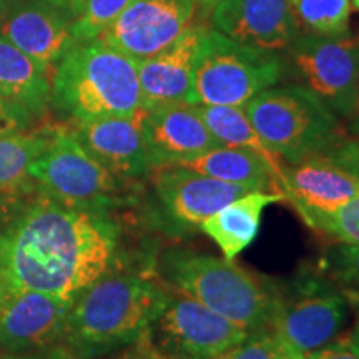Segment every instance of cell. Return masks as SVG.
I'll use <instances>...</instances> for the list:
<instances>
[{"label": "cell", "instance_id": "4fadbf2b", "mask_svg": "<svg viewBox=\"0 0 359 359\" xmlns=\"http://www.w3.org/2000/svg\"><path fill=\"white\" fill-rule=\"evenodd\" d=\"M150 177L161 215L183 230L200 226L233 200L255 191L250 187L233 185L178 165L156 168Z\"/></svg>", "mask_w": 359, "mask_h": 359}, {"label": "cell", "instance_id": "52a82bcc", "mask_svg": "<svg viewBox=\"0 0 359 359\" xmlns=\"http://www.w3.org/2000/svg\"><path fill=\"white\" fill-rule=\"evenodd\" d=\"M283 74L280 53L240 43L210 27L196 62L188 103L245 107Z\"/></svg>", "mask_w": 359, "mask_h": 359}, {"label": "cell", "instance_id": "b9f144b4", "mask_svg": "<svg viewBox=\"0 0 359 359\" xmlns=\"http://www.w3.org/2000/svg\"><path fill=\"white\" fill-rule=\"evenodd\" d=\"M358 309H359V293H358ZM358 326H359V320H358Z\"/></svg>", "mask_w": 359, "mask_h": 359}, {"label": "cell", "instance_id": "30bf717a", "mask_svg": "<svg viewBox=\"0 0 359 359\" xmlns=\"http://www.w3.org/2000/svg\"><path fill=\"white\" fill-rule=\"evenodd\" d=\"M348 316L344 294L308 280L296 298H278L269 330L298 351L309 354L334 341Z\"/></svg>", "mask_w": 359, "mask_h": 359}, {"label": "cell", "instance_id": "484cf974", "mask_svg": "<svg viewBox=\"0 0 359 359\" xmlns=\"http://www.w3.org/2000/svg\"><path fill=\"white\" fill-rule=\"evenodd\" d=\"M294 210L311 230L331 240L359 245V195L333 212H318L302 206H294Z\"/></svg>", "mask_w": 359, "mask_h": 359}, {"label": "cell", "instance_id": "8d00e7d4", "mask_svg": "<svg viewBox=\"0 0 359 359\" xmlns=\"http://www.w3.org/2000/svg\"><path fill=\"white\" fill-rule=\"evenodd\" d=\"M196 6H198V12H205L208 15L218 4H222L223 0H195Z\"/></svg>", "mask_w": 359, "mask_h": 359}, {"label": "cell", "instance_id": "d6a6232c", "mask_svg": "<svg viewBox=\"0 0 359 359\" xmlns=\"http://www.w3.org/2000/svg\"><path fill=\"white\" fill-rule=\"evenodd\" d=\"M0 359H74L62 346H57L48 351L29 353V354H2Z\"/></svg>", "mask_w": 359, "mask_h": 359}, {"label": "cell", "instance_id": "d4e9b609", "mask_svg": "<svg viewBox=\"0 0 359 359\" xmlns=\"http://www.w3.org/2000/svg\"><path fill=\"white\" fill-rule=\"evenodd\" d=\"M302 32L344 35L349 32L351 0H288Z\"/></svg>", "mask_w": 359, "mask_h": 359}, {"label": "cell", "instance_id": "8992f818", "mask_svg": "<svg viewBox=\"0 0 359 359\" xmlns=\"http://www.w3.org/2000/svg\"><path fill=\"white\" fill-rule=\"evenodd\" d=\"M30 178L37 190L53 200L102 213L127 203L132 187L102 167L69 125H48L42 151L30 165Z\"/></svg>", "mask_w": 359, "mask_h": 359}, {"label": "cell", "instance_id": "277c9868", "mask_svg": "<svg viewBox=\"0 0 359 359\" xmlns=\"http://www.w3.org/2000/svg\"><path fill=\"white\" fill-rule=\"evenodd\" d=\"M158 273L172 290L190 296L250 333L269 330L280 296L233 259L170 248L160 257Z\"/></svg>", "mask_w": 359, "mask_h": 359}, {"label": "cell", "instance_id": "7402d4cb", "mask_svg": "<svg viewBox=\"0 0 359 359\" xmlns=\"http://www.w3.org/2000/svg\"><path fill=\"white\" fill-rule=\"evenodd\" d=\"M285 200L280 193L255 190L223 206L217 213L200 224V230L208 235L226 259H235L248 248L258 236L264 208Z\"/></svg>", "mask_w": 359, "mask_h": 359}, {"label": "cell", "instance_id": "e575fe53", "mask_svg": "<svg viewBox=\"0 0 359 359\" xmlns=\"http://www.w3.org/2000/svg\"><path fill=\"white\" fill-rule=\"evenodd\" d=\"M13 291L15 290H13L12 283H11V280H8L6 269H4L2 264H0V308L6 304V302L11 298Z\"/></svg>", "mask_w": 359, "mask_h": 359}, {"label": "cell", "instance_id": "2e32d148", "mask_svg": "<svg viewBox=\"0 0 359 359\" xmlns=\"http://www.w3.org/2000/svg\"><path fill=\"white\" fill-rule=\"evenodd\" d=\"M143 111L127 116H105L87 122H69L80 145L116 178L135 183L150 177L142 133Z\"/></svg>", "mask_w": 359, "mask_h": 359}, {"label": "cell", "instance_id": "1f68e13d", "mask_svg": "<svg viewBox=\"0 0 359 359\" xmlns=\"http://www.w3.org/2000/svg\"><path fill=\"white\" fill-rule=\"evenodd\" d=\"M308 359H359V351L354 348L349 338H346L331 341L330 344L318 349V351L309 353Z\"/></svg>", "mask_w": 359, "mask_h": 359}, {"label": "cell", "instance_id": "836d02e7", "mask_svg": "<svg viewBox=\"0 0 359 359\" xmlns=\"http://www.w3.org/2000/svg\"><path fill=\"white\" fill-rule=\"evenodd\" d=\"M276 339H278L276 351L273 359H308V354L298 351V349H294L293 346H290V344H286L285 341H281L280 338Z\"/></svg>", "mask_w": 359, "mask_h": 359}, {"label": "cell", "instance_id": "f35d334b", "mask_svg": "<svg viewBox=\"0 0 359 359\" xmlns=\"http://www.w3.org/2000/svg\"><path fill=\"white\" fill-rule=\"evenodd\" d=\"M349 341H351V343L354 344V348H356L359 351V326L353 331L351 334H349Z\"/></svg>", "mask_w": 359, "mask_h": 359}, {"label": "cell", "instance_id": "d590c367", "mask_svg": "<svg viewBox=\"0 0 359 359\" xmlns=\"http://www.w3.org/2000/svg\"><path fill=\"white\" fill-rule=\"evenodd\" d=\"M346 120H348L349 133H351L353 137L359 138V88H358V95H356V102H354L353 111Z\"/></svg>", "mask_w": 359, "mask_h": 359}, {"label": "cell", "instance_id": "603a6c76", "mask_svg": "<svg viewBox=\"0 0 359 359\" xmlns=\"http://www.w3.org/2000/svg\"><path fill=\"white\" fill-rule=\"evenodd\" d=\"M47 140V127L0 137V203H11L35 185L30 165Z\"/></svg>", "mask_w": 359, "mask_h": 359}, {"label": "cell", "instance_id": "ac0fdd59", "mask_svg": "<svg viewBox=\"0 0 359 359\" xmlns=\"http://www.w3.org/2000/svg\"><path fill=\"white\" fill-rule=\"evenodd\" d=\"M210 27L240 43L283 52L302 32L288 0H223Z\"/></svg>", "mask_w": 359, "mask_h": 359}, {"label": "cell", "instance_id": "9c48e42d", "mask_svg": "<svg viewBox=\"0 0 359 359\" xmlns=\"http://www.w3.org/2000/svg\"><path fill=\"white\" fill-rule=\"evenodd\" d=\"M248 334L190 296L168 288L163 308L150 326L155 346L170 359H218Z\"/></svg>", "mask_w": 359, "mask_h": 359}, {"label": "cell", "instance_id": "6da1fadb", "mask_svg": "<svg viewBox=\"0 0 359 359\" xmlns=\"http://www.w3.org/2000/svg\"><path fill=\"white\" fill-rule=\"evenodd\" d=\"M6 206L0 264L15 291L75 299L115 264L120 230L110 213L65 205L37 188Z\"/></svg>", "mask_w": 359, "mask_h": 359}, {"label": "cell", "instance_id": "f1b7e54d", "mask_svg": "<svg viewBox=\"0 0 359 359\" xmlns=\"http://www.w3.org/2000/svg\"><path fill=\"white\" fill-rule=\"evenodd\" d=\"M276 336L271 330L250 333L238 346L224 353L218 359H273L276 351Z\"/></svg>", "mask_w": 359, "mask_h": 359}, {"label": "cell", "instance_id": "ffe728a7", "mask_svg": "<svg viewBox=\"0 0 359 359\" xmlns=\"http://www.w3.org/2000/svg\"><path fill=\"white\" fill-rule=\"evenodd\" d=\"M0 98L32 118H43L50 110L52 74L32 57L0 35Z\"/></svg>", "mask_w": 359, "mask_h": 359}, {"label": "cell", "instance_id": "cb8c5ba5", "mask_svg": "<svg viewBox=\"0 0 359 359\" xmlns=\"http://www.w3.org/2000/svg\"><path fill=\"white\" fill-rule=\"evenodd\" d=\"M196 110L210 133L219 145L248 148L268 158L273 163L281 165L268 147L264 145L259 135L251 125L245 107H226V105H195Z\"/></svg>", "mask_w": 359, "mask_h": 359}, {"label": "cell", "instance_id": "8fae6325", "mask_svg": "<svg viewBox=\"0 0 359 359\" xmlns=\"http://www.w3.org/2000/svg\"><path fill=\"white\" fill-rule=\"evenodd\" d=\"M77 17L72 0H17L0 25V35L53 74L77 43Z\"/></svg>", "mask_w": 359, "mask_h": 359}, {"label": "cell", "instance_id": "3957f363", "mask_svg": "<svg viewBox=\"0 0 359 359\" xmlns=\"http://www.w3.org/2000/svg\"><path fill=\"white\" fill-rule=\"evenodd\" d=\"M50 109L69 122L138 114V62L100 39L75 43L52 74Z\"/></svg>", "mask_w": 359, "mask_h": 359}, {"label": "cell", "instance_id": "60d3db41", "mask_svg": "<svg viewBox=\"0 0 359 359\" xmlns=\"http://www.w3.org/2000/svg\"><path fill=\"white\" fill-rule=\"evenodd\" d=\"M353 4H354V7H356L359 11V0H353Z\"/></svg>", "mask_w": 359, "mask_h": 359}, {"label": "cell", "instance_id": "7c38bea8", "mask_svg": "<svg viewBox=\"0 0 359 359\" xmlns=\"http://www.w3.org/2000/svg\"><path fill=\"white\" fill-rule=\"evenodd\" d=\"M196 13L195 0H135L98 39L140 62L173 43Z\"/></svg>", "mask_w": 359, "mask_h": 359}, {"label": "cell", "instance_id": "74e56055", "mask_svg": "<svg viewBox=\"0 0 359 359\" xmlns=\"http://www.w3.org/2000/svg\"><path fill=\"white\" fill-rule=\"evenodd\" d=\"M15 2H17V0H0V25H2L4 19H6L8 11H11L12 6Z\"/></svg>", "mask_w": 359, "mask_h": 359}, {"label": "cell", "instance_id": "9a60e30c", "mask_svg": "<svg viewBox=\"0 0 359 359\" xmlns=\"http://www.w3.org/2000/svg\"><path fill=\"white\" fill-rule=\"evenodd\" d=\"M142 133L151 172L180 165L219 145L191 103L145 110Z\"/></svg>", "mask_w": 359, "mask_h": 359}, {"label": "cell", "instance_id": "ab89813d", "mask_svg": "<svg viewBox=\"0 0 359 359\" xmlns=\"http://www.w3.org/2000/svg\"><path fill=\"white\" fill-rule=\"evenodd\" d=\"M72 2H74V7H75V11H77V13L80 12V8H82V4H83V0H72Z\"/></svg>", "mask_w": 359, "mask_h": 359}, {"label": "cell", "instance_id": "ba28073f", "mask_svg": "<svg viewBox=\"0 0 359 359\" xmlns=\"http://www.w3.org/2000/svg\"><path fill=\"white\" fill-rule=\"evenodd\" d=\"M283 70L308 88L338 116L351 115L359 88V39L299 32L285 48Z\"/></svg>", "mask_w": 359, "mask_h": 359}, {"label": "cell", "instance_id": "d6986e66", "mask_svg": "<svg viewBox=\"0 0 359 359\" xmlns=\"http://www.w3.org/2000/svg\"><path fill=\"white\" fill-rule=\"evenodd\" d=\"M280 193L293 206L333 212L359 195V178L320 154L283 167Z\"/></svg>", "mask_w": 359, "mask_h": 359}, {"label": "cell", "instance_id": "4316f807", "mask_svg": "<svg viewBox=\"0 0 359 359\" xmlns=\"http://www.w3.org/2000/svg\"><path fill=\"white\" fill-rule=\"evenodd\" d=\"M135 0H83L74 25L77 43L95 40L118 19Z\"/></svg>", "mask_w": 359, "mask_h": 359}, {"label": "cell", "instance_id": "7a4b0ae2", "mask_svg": "<svg viewBox=\"0 0 359 359\" xmlns=\"http://www.w3.org/2000/svg\"><path fill=\"white\" fill-rule=\"evenodd\" d=\"M167 288L140 273L107 271L72 303L62 348L74 359H97L150 331Z\"/></svg>", "mask_w": 359, "mask_h": 359}, {"label": "cell", "instance_id": "5b68a950", "mask_svg": "<svg viewBox=\"0 0 359 359\" xmlns=\"http://www.w3.org/2000/svg\"><path fill=\"white\" fill-rule=\"evenodd\" d=\"M245 111L268 150L288 165L325 154L346 137L338 115L298 83L266 88Z\"/></svg>", "mask_w": 359, "mask_h": 359}, {"label": "cell", "instance_id": "5bb4252c", "mask_svg": "<svg viewBox=\"0 0 359 359\" xmlns=\"http://www.w3.org/2000/svg\"><path fill=\"white\" fill-rule=\"evenodd\" d=\"M72 303L40 291H13L0 308V351L29 354L62 346Z\"/></svg>", "mask_w": 359, "mask_h": 359}, {"label": "cell", "instance_id": "e0dca14e", "mask_svg": "<svg viewBox=\"0 0 359 359\" xmlns=\"http://www.w3.org/2000/svg\"><path fill=\"white\" fill-rule=\"evenodd\" d=\"M208 29V25L195 19L167 48L138 62L143 110L188 103L196 62Z\"/></svg>", "mask_w": 359, "mask_h": 359}, {"label": "cell", "instance_id": "44dd1931", "mask_svg": "<svg viewBox=\"0 0 359 359\" xmlns=\"http://www.w3.org/2000/svg\"><path fill=\"white\" fill-rule=\"evenodd\" d=\"M178 167L193 170L233 185H245L253 190L280 193L283 165L273 163L248 148L218 145L195 158L183 161ZM281 195V193H280Z\"/></svg>", "mask_w": 359, "mask_h": 359}, {"label": "cell", "instance_id": "4dcf8cb0", "mask_svg": "<svg viewBox=\"0 0 359 359\" xmlns=\"http://www.w3.org/2000/svg\"><path fill=\"white\" fill-rule=\"evenodd\" d=\"M111 359H170L155 346L151 339L150 331L140 336L135 343L128 344L127 348L120 349L118 354H115Z\"/></svg>", "mask_w": 359, "mask_h": 359}, {"label": "cell", "instance_id": "83f0119b", "mask_svg": "<svg viewBox=\"0 0 359 359\" xmlns=\"http://www.w3.org/2000/svg\"><path fill=\"white\" fill-rule=\"evenodd\" d=\"M325 271L339 285L359 288V245L338 243L325 253Z\"/></svg>", "mask_w": 359, "mask_h": 359}, {"label": "cell", "instance_id": "f546056e", "mask_svg": "<svg viewBox=\"0 0 359 359\" xmlns=\"http://www.w3.org/2000/svg\"><path fill=\"white\" fill-rule=\"evenodd\" d=\"M35 120L27 111L17 109L15 105L0 98V137L4 135L29 132Z\"/></svg>", "mask_w": 359, "mask_h": 359}]
</instances>
